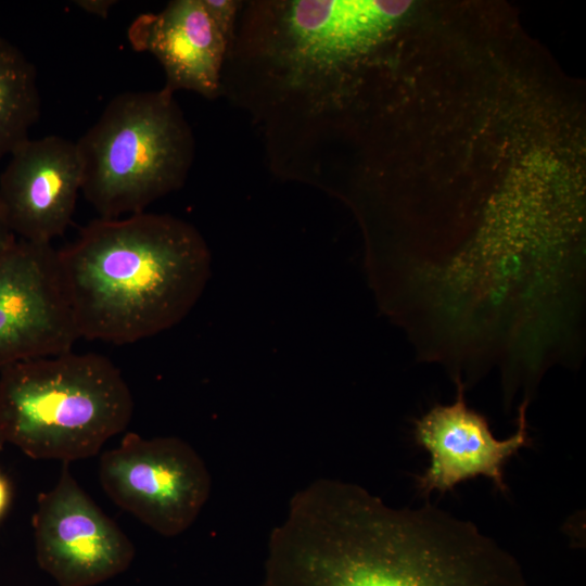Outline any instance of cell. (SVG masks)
I'll list each match as a JSON object with an SVG mask.
<instances>
[{
  "label": "cell",
  "mask_w": 586,
  "mask_h": 586,
  "mask_svg": "<svg viewBox=\"0 0 586 586\" xmlns=\"http://www.w3.org/2000/svg\"><path fill=\"white\" fill-rule=\"evenodd\" d=\"M259 586L530 584L518 559L470 520L318 479L293 495L272 530Z\"/></svg>",
  "instance_id": "cell-1"
},
{
  "label": "cell",
  "mask_w": 586,
  "mask_h": 586,
  "mask_svg": "<svg viewBox=\"0 0 586 586\" xmlns=\"http://www.w3.org/2000/svg\"><path fill=\"white\" fill-rule=\"evenodd\" d=\"M58 259L79 339L115 345L179 323L211 273L202 234L169 214L95 218Z\"/></svg>",
  "instance_id": "cell-2"
},
{
  "label": "cell",
  "mask_w": 586,
  "mask_h": 586,
  "mask_svg": "<svg viewBox=\"0 0 586 586\" xmlns=\"http://www.w3.org/2000/svg\"><path fill=\"white\" fill-rule=\"evenodd\" d=\"M133 408L120 370L100 354L69 351L0 370V436L33 459L97 456Z\"/></svg>",
  "instance_id": "cell-3"
},
{
  "label": "cell",
  "mask_w": 586,
  "mask_h": 586,
  "mask_svg": "<svg viewBox=\"0 0 586 586\" xmlns=\"http://www.w3.org/2000/svg\"><path fill=\"white\" fill-rule=\"evenodd\" d=\"M76 145L81 193L102 218L142 213L181 188L195 151L181 109L163 88L117 94Z\"/></svg>",
  "instance_id": "cell-4"
},
{
  "label": "cell",
  "mask_w": 586,
  "mask_h": 586,
  "mask_svg": "<svg viewBox=\"0 0 586 586\" xmlns=\"http://www.w3.org/2000/svg\"><path fill=\"white\" fill-rule=\"evenodd\" d=\"M99 480L116 506L165 537L195 522L212 489L209 471L189 443L135 432L101 455Z\"/></svg>",
  "instance_id": "cell-5"
},
{
  "label": "cell",
  "mask_w": 586,
  "mask_h": 586,
  "mask_svg": "<svg viewBox=\"0 0 586 586\" xmlns=\"http://www.w3.org/2000/svg\"><path fill=\"white\" fill-rule=\"evenodd\" d=\"M37 563L58 586H95L125 572L136 548L63 463L33 514Z\"/></svg>",
  "instance_id": "cell-6"
},
{
  "label": "cell",
  "mask_w": 586,
  "mask_h": 586,
  "mask_svg": "<svg viewBox=\"0 0 586 586\" xmlns=\"http://www.w3.org/2000/svg\"><path fill=\"white\" fill-rule=\"evenodd\" d=\"M79 339L51 243L0 250V370L73 351Z\"/></svg>",
  "instance_id": "cell-7"
},
{
  "label": "cell",
  "mask_w": 586,
  "mask_h": 586,
  "mask_svg": "<svg viewBox=\"0 0 586 586\" xmlns=\"http://www.w3.org/2000/svg\"><path fill=\"white\" fill-rule=\"evenodd\" d=\"M81 184L76 142L29 138L0 175V221L16 239L51 243L71 225Z\"/></svg>",
  "instance_id": "cell-8"
},
{
  "label": "cell",
  "mask_w": 586,
  "mask_h": 586,
  "mask_svg": "<svg viewBox=\"0 0 586 586\" xmlns=\"http://www.w3.org/2000/svg\"><path fill=\"white\" fill-rule=\"evenodd\" d=\"M463 384L457 379V395L453 404L433 406L415 423V440L430 455V464L416 477L423 496L433 492L444 495L458 484L483 476L496 489L506 494L507 462L522 448L531 445L526 406L519 407L518 425L513 435L498 440L486 418L468 407Z\"/></svg>",
  "instance_id": "cell-9"
},
{
  "label": "cell",
  "mask_w": 586,
  "mask_h": 586,
  "mask_svg": "<svg viewBox=\"0 0 586 586\" xmlns=\"http://www.w3.org/2000/svg\"><path fill=\"white\" fill-rule=\"evenodd\" d=\"M127 35L136 51L149 52L161 63L165 91L189 90L208 100L221 95L229 43L202 0H174L157 13L141 14Z\"/></svg>",
  "instance_id": "cell-10"
},
{
  "label": "cell",
  "mask_w": 586,
  "mask_h": 586,
  "mask_svg": "<svg viewBox=\"0 0 586 586\" xmlns=\"http://www.w3.org/2000/svg\"><path fill=\"white\" fill-rule=\"evenodd\" d=\"M40 110L34 64L18 47L0 37V160L29 139Z\"/></svg>",
  "instance_id": "cell-11"
},
{
  "label": "cell",
  "mask_w": 586,
  "mask_h": 586,
  "mask_svg": "<svg viewBox=\"0 0 586 586\" xmlns=\"http://www.w3.org/2000/svg\"><path fill=\"white\" fill-rule=\"evenodd\" d=\"M202 3L213 23L230 44L234 35L242 1L202 0Z\"/></svg>",
  "instance_id": "cell-12"
},
{
  "label": "cell",
  "mask_w": 586,
  "mask_h": 586,
  "mask_svg": "<svg viewBox=\"0 0 586 586\" xmlns=\"http://www.w3.org/2000/svg\"><path fill=\"white\" fill-rule=\"evenodd\" d=\"M75 5L84 10L85 12L106 18L111 9L116 4L115 0H77L74 1Z\"/></svg>",
  "instance_id": "cell-13"
},
{
  "label": "cell",
  "mask_w": 586,
  "mask_h": 586,
  "mask_svg": "<svg viewBox=\"0 0 586 586\" xmlns=\"http://www.w3.org/2000/svg\"><path fill=\"white\" fill-rule=\"evenodd\" d=\"M12 498L11 484L8 477L0 471V520L7 513Z\"/></svg>",
  "instance_id": "cell-14"
},
{
  "label": "cell",
  "mask_w": 586,
  "mask_h": 586,
  "mask_svg": "<svg viewBox=\"0 0 586 586\" xmlns=\"http://www.w3.org/2000/svg\"><path fill=\"white\" fill-rule=\"evenodd\" d=\"M16 238L0 221V250L12 244Z\"/></svg>",
  "instance_id": "cell-15"
},
{
  "label": "cell",
  "mask_w": 586,
  "mask_h": 586,
  "mask_svg": "<svg viewBox=\"0 0 586 586\" xmlns=\"http://www.w3.org/2000/svg\"><path fill=\"white\" fill-rule=\"evenodd\" d=\"M4 444H5V443L3 442V440H2L1 436H0V451L3 449Z\"/></svg>",
  "instance_id": "cell-16"
}]
</instances>
